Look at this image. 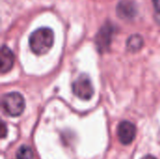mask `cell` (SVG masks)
<instances>
[{
	"label": "cell",
	"mask_w": 160,
	"mask_h": 159,
	"mask_svg": "<svg viewBox=\"0 0 160 159\" xmlns=\"http://www.w3.org/2000/svg\"><path fill=\"white\" fill-rule=\"evenodd\" d=\"M54 34L49 27L36 29L29 37V46L31 51L38 55L47 53L53 45Z\"/></svg>",
	"instance_id": "1"
},
{
	"label": "cell",
	"mask_w": 160,
	"mask_h": 159,
	"mask_svg": "<svg viewBox=\"0 0 160 159\" xmlns=\"http://www.w3.org/2000/svg\"><path fill=\"white\" fill-rule=\"evenodd\" d=\"M2 107L7 114L12 117L20 116L25 108L23 97L18 92H10L3 96Z\"/></svg>",
	"instance_id": "2"
},
{
	"label": "cell",
	"mask_w": 160,
	"mask_h": 159,
	"mask_svg": "<svg viewBox=\"0 0 160 159\" xmlns=\"http://www.w3.org/2000/svg\"><path fill=\"white\" fill-rule=\"evenodd\" d=\"M73 94L83 100H89L94 95V86L87 74H81L72 83Z\"/></svg>",
	"instance_id": "3"
},
{
	"label": "cell",
	"mask_w": 160,
	"mask_h": 159,
	"mask_svg": "<svg viewBox=\"0 0 160 159\" xmlns=\"http://www.w3.org/2000/svg\"><path fill=\"white\" fill-rule=\"evenodd\" d=\"M115 28L112 23L111 22H106L98 32L96 36V45L97 49L98 50L99 52L103 53L107 52L112 44V37L114 34Z\"/></svg>",
	"instance_id": "4"
},
{
	"label": "cell",
	"mask_w": 160,
	"mask_h": 159,
	"mask_svg": "<svg viewBox=\"0 0 160 159\" xmlns=\"http://www.w3.org/2000/svg\"><path fill=\"white\" fill-rule=\"evenodd\" d=\"M136 127L130 121H122L117 127V136L120 142L124 145H128L135 140L136 137Z\"/></svg>",
	"instance_id": "5"
},
{
	"label": "cell",
	"mask_w": 160,
	"mask_h": 159,
	"mask_svg": "<svg viewBox=\"0 0 160 159\" xmlns=\"http://www.w3.org/2000/svg\"><path fill=\"white\" fill-rule=\"evenodd\" d=\"M137 6L132 0H121L116 6V13L123 20H131L137 15Z\"/></svg>",
	"instance_id": "6"
},
{
	"label": "cell",
	"mask_w": 160,
	"mask_h": 159,
	"mask_svg": "<svg viewBox=\"0 0 160 159\" xmlns=\"http://www.w3.org/2000/svg\"><path fill=\"white\" fill-rule=\"evenodd\" d=\"M0 59H1V73L5 74L8 72L14 65V54L12 51L6 45H3L1 48Z\"/></svg>",
	"instance_id": "7"
},
{
	"label": "cell",
	"mask_w": 160,
	"mask_h": 159,
	"mask_svg": "<svg viewBox=\"0 0 160 159\" xmlns=\"http://www.w3.org/2000/svg\"><path fill=\"white\" fill-rule=\"evenodd\" d=\"M143 46V37L139 34L131 35L127 40V50L130 52L140 51Z\"/></svg>",
	"instance_id": "8"
},
{
	"label": "cell",
	"mask_w": 160,
	"mask_h": 159,
	"mask_svg": "<svg viewBox=\"0 0 160 159\" xmlns=\"http://www.w3.org/2000/svg\"><path fill=\"white\" fill-rule=\"evenodd\" d=\"M33 157L34 153L28 145H22L16 153V159H33Z\"/></svg>",
	"instance_id": "9"
},
{
	"label": "cell",
	"mask_w": 160,
	"mask_h": 159,
	"mask_svg": "<svg viewBox=\"0 0 160 159\" xmlns=\"http://www.w3.org/2000/svg\"><path fill=\"white\" fill-rule=\"evenodd\" d=\"M155 7V20L160 24V0H152Z\"/></svg>",
	"instance_id": "10"
},
{
	"label": "cell",
	"mask_w": 160,
	"mask_h": 159,
	"mask_svg": "<svg viewBox=\"0 0 160 159\" xmlns=\"http://www.w3.org/2000/svg\"><path fill=\"white\" fill-rule=\"evenodd\" d=\"M6 136V126L5 123H2V138H5Z\"/></svg>",
	"instance_id": "11"
},
{
	"label": "cell",
	"mask_w": 160,
	"mask_h": 159,
	"mask_svg": "<svg viewBox=\"0 0 160 159\" xmlns=\"http://www.w3.org/2000/svg\"><path fill=\"white\" fill-rule=\"evenodd\" d=\"M142 159H157L155 157H153V156H146V157H144Z\"/></svg>",
	"instance_id": "12"
}]
</instances>
